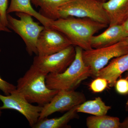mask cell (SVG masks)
Instances as JSON below:
<instances>
[{
	"instance_id": "17",
	"label": "cell",
	"mask_w": 128,
	"mask_h": 128,
	"mask_svg": "<svg viewBox=\"0 0 128 128\" xmlns=\"http://www.w3.org/2000/svg\"><path fill=\"white\" fill-rule=\"evenodd\" d=\"M72 0H32L36 7H40V13L47 18L54 20L58 18L57 12L60 7Z\"/></svg>"
},
{
	"instance_id": "9",
	"label": "cell",
	"mask_w": 128,
	"mask_h": 128,
	"mask_svg": "<svg viewBox=\"0 0 128 128\" xmlns=\"http://www.w3.org/2000/svg\"><path fill=\"white\" fill-rule=\"evenodd\" d=\"M0 100L2 102L0 110L10 109L19 112L25 117L32 128L38 121L42 106L32 105L16 89L8 96L0 94Z\"/></svg>"
},
{
	"instance_id": "27",
	"label": "cell",
	"mask_w": 128,
	"mask_h": 128,
	"mask_svg": "<svg viewBox=\"0 0 128 128\" xmlns=\"http://www.w3.org/2000/svg\"><path fill=\"white\" fill-rule=\"evenodd\" d=\"M125 77L126 78H128V70L126 72V73H125Z\"/></svg>"
},
{
	"instance_id": "10",
	"label": "cell",
	"mask_w": 128,
	"mask_h": 128,
	"mask_svg": "<svg viewBox=\"0 0 128 128\" xmlns=\"http://www.w3.org/2000/svg\"><path fill=\"white\" fill-rule=\"evenodd\" d=\"M72 45L68 39L61 32L50 26L44 27L37 41V55H50Z\"/></svg>"
},
{
	"instance_id": "26",
	"label": "cell",
	"mask_w": 128,
	"mask_h": 128,
	"mask_svg": "<svg viewBox=\"0 0 128 128\" xmlns=\"http://www.w3.org/2000/svg\"><path fill=\"white\" fill-rule=\"evenodd\" d=\"M125 109L127 112H128V99L126 102V106H125Z\"/></svg>"
},
{
	"instance_id": "8",
	"label": "cell",
	"mask_w": 128,
	"mask_h": 128,
	"mask_svg": "<svg viewBox=\"0 0 128 128\" xmlns=\"http://www.w3.org/2000/svg\"><path fill=\"white\" fill-rule=\"evenodd\" d=\"M86 101V96L81 92L60 90L50 102L43 106L39 119L48 118L56 112H67Z\"/></svg>"
},
{
	"instance_id": "24",
	"label": "cell",
	"mask_w": 128,
	"mask_h": 128,
	"mask_svg": "<svg viewBox=\"0 0 128 128\" xmlns=\"http://www.w3.org/2000/svg\"><path fill=\"white\" fill-rule=\"evenodd\" d=\"M120 128H128V117H127L121 123Z\"/></svg>"
},
{
	"instance_id": "30",
	"label": "cell",
	"mask_w": 128,
	"mask_h": 128,
	"mask_svg": "<svg viewBox=\"0 0 128 128\" xmlns=\"http://www.w3.org/2000/svg\"><path fill=\"white\" fill-rule=\"evenodd\" d=\"M100 0L102 2H104L106 1H107L108 0Z\"/></svg>"
},
{
	"instance_id": "25",
	"label": "cell",
	"mask_w": 128,
	"mask_h": 128,
	"mask_svg": "<svg viewBox=\"0 0 128 128\" xmlns=\"http://www.w3.org/2000/svg\"><path fill=\"white\" fill-rule=\"evenodd\" d=\"M122 26L126 32L128 33V18L125 22L123 24Z\"/></svg>"
},
{
	"instance_id": "6",
	"label": "cell",
	"mask_w": 128,
	"mask_h": 128,
	"mask_svg": "<svg viewBox=\"0 0 128 128\" xmlns=\"http://www.w3.org/2000/svg\"><path fill=\"white\" fill-rule=\"evenodd\" d=\"M128 54V44L124 40L108 47L82 50L83 61L90 69L92 76L96 78L99 71L115 57Z\"/></svg>"
},
{
	"instance_id": "16",
	"label": "cell",
	"mask_w": 128,
	"mask_h": 128,
	"mask_svg": "<svg viewBox=\"0 0 128 128\" xmlns=\"http://www.w3.org/2000/svg\"><path fill=\"white\" fill-rule=\"evenodd\" d=\"M112 108L111 106L106 105L100 97L92 100L86 101L80 104L77 108L78 113H84L94 116L106 114Z\"/></svg>"
},
{
	"instance_id": "2",
	"label": "cell",
	"mask_w": 128,
	"mask_h": 128,
	"mask_svg": "<svg viewBox=\"0 0 128 128\" xmlns=\"http://www.w3.org/2000/svg\"><path fill=\"white\" fill-rule=\"evenodd\" d=\"M46 74L32 65L17 82L16 90L29 102L43 106L48 103L59 91L49 88Z\"/></svg>"
},
{
	"instance_id": "18",
	"label": "cell",
	"mask_w": 128,
	"mask_h": 128,
	"mask_svg": "<svg viewBox=\"0 0 128 128\" xmlns=\"http://www.w3.org/2000/svg\"><path fill=\"white\" fill-rule=\"evenodd\" d=\"M120 120L116 117L106 114L88 117L86 125L88 128H120Z\"/></svg>"
},
{
	"instance_id": "11",
	"label": "cell",
	"mask_w": 128,
	"mask_h": 128,
	"mask_svg": "<svg viewBox=\"0 0 128 128\" xmlns=\"http://www.w3.org/2000/svg\"><path fill=\"white\" fill-rule=\"evenodd\" d=\"M108 26L101 34L93 36L91 41L92 48H97L112 46L123 41L128 36V33L122 25Z\"/></svg>"
},
{
	"instance_id": "21",
	"label": "cell",
	"mask_w": 128,
	"mask_h": 128,
	"mask_svg": "<svg viewBox=\"0 0 128 128\" xmlns=\"http://www.w3.org/2000/svg\"><path fill=\"white\" fill-rule=\"evenodd\" d=\"M16 89V86L7 82L0 77V90L4 92L5 95H10Z\"/></svg>"
},
{
	"instance_id": "23",
	"label": "cell",
	"mask_w": 128,
	"mask_h": 128,
	"mask_svg": "<svg viewBox=\"0 0 128 128\" xmlns=\"http://www.w3.org/2000/svg\"><path fill=\"white\" fill-rule=\"evenodd\" d=\"M0 31H2V32H12V31L9 30V28H8V27L5 26L3 24L2 20L0 14Z\"/></svg>"
},
{
	"instance_id": "7",
	"label": "cell",
	"mask_w": 128,
	"mask_h": 128,
	"mask_svg": "<svg viewBox=\"0 0 128 128\" xmlns=\"http://www.w3.org/2000/svg\"><path fill=\"white\" fill-rule=\"evenodd\" d=\"M76 54L75 47L72 45L58 52L45 56L36 55L32 65L46 74L60 73L73 62Z\"/></svg>"
},
{
	"instance_id": "22",
	"label": "cell",
	"mask_w": 128,
	"mask_h": 128,
	"mask_svg": "<svg viewBox=\"0 0 128 128\" xmlns=\"http://www.w3.org/2000/svg\"><path fill=\"white\" fill-rule=\"evenodd\" d=\"M8 0H0V14L3 24L8 27L7 13Z\"/></svg>"
},
{
	"instance_id": "4",
	"label": "cell",
	"mask_w": 128,
	"mask_h": 128,
	"mask_svg": "<svg viewBox=\"0 0 128 128\" xmlns=\"http://www.w3.org/2000/svg\"><path fill=\"white\" fill-rule=\"evenodd\" d=\"M103 4L100 0H72L60 8L57 18H89L108 25L109 21Z\"/></svg>"
},
{
	"instance_id": "28",
	"label": "cell",
	"mask_w": 128,
	"mask_h": 128,
	"mask_svg": "<svg viewBox=\"0 0 128 128\" xmlns=\"http://www.w3.org/2000/svg\"><path fill=\"white\" fill-rule=\"evenodd\" d=\"M124 41L126 42V43L127 44H128V36L127 38L124 40Z\"/></svg>"
},
{
	"instance_id": "12",
	"label": "cell",
	"mask_w": 128,
	"mask_h": 128,
	"mask_svg": "<svg viewBox=\"0 0 128 128\" xmlns=\"http://www.w3.org/2000/svg\"><path fill=\"white\" fill-rule=\"evenodd\" d=\"M128 70V54L111 60L109 64L99 71L97 77L105 78L108 81V86L113 87L122 74Z\"/></svg>"
},
{
	"instance_id": "3",
	"label": "cell",
	"mask_w": 128,
	"mask_h": 128,
	"mask_svg": "<svg viewBox=\"0 0 128 128\" xmlns=\"http://www.w3.org/2000/svg\"><path fill=\"white\" fill-rule=\"evenodd\" d=\"M75 47L76 54L71 64L64 72L60 73H49L46 83L49 88L54 90H75L80 83L92 76L90 68L85 65L82 59V48Z\"/></svg>"
},
{
	"instance_id": "1",
	"label": "cell",
	"mask_w": 128,
	"mask_h": 128,
	"mask_svg": "<svg viewBox=\"0 0 128 128\" xmlns=\"http://www.w3.org/2000/svg\"><path fill=\"white\" fill-rule=\"evenodd\" d=\"M108 25L89 18L68 17L52 20L50 26L64 34L72 45L83 50L92 48L91 41L96 34Z\"/></svg>"
},
{
	"instance_id": "5",
	"label": "cell",
	"mask_w": 128,
	"mask_h": 128,
	"mask_svg": "<svg viewBox=\"0 0 128 128\" xmlns=\"http://www.w3.org/2000/svg\"><path fill=\"white\" fill-rule=\"evenodd\" d=\"M19 18L17 19L7 14L8 27L14 31L23 40L26 50L30 56L38 54L37 42L42 31L44 28L34 21L32 16L23 12H16Z\"/></svg>"
},
{
	"instance_id": "29",
	"label": "cell",
	"mask_w": 128,
	"mask_h": 128,
	"mask_svg": "<svg viewBox=\"0 0 128 128\" xmlns=\"http://www.w3.org/2000/svg\"><path fill=\"white\" fill-rule=\"evenodd\" d=\"M1 110L0 109V119L1 117L2 116V112Z\"/></svg>"
},
{
	"instance_id": "20",
	"label": "cell",
	"mask_w": 128,
	"mask_h": 128,
	"mask_svg": "<svg viewBox=\"0 0 128 128\" xmlns=\"http://www.w3.org/2000/svg\"><path fill=\"white\" fill-rule=\"evenodd\" d=\"M114 87L118 94L122 95H128V79L125 77L117 80Z\"/></svg>"
},
{
	"instance_id": "19",
	"label": "cell",
	"mask_w": 128,
	"mask_h": 128,
	"mask_svg": "<svg viewBox=\"0 0 128 128\" xmlns=\"http://www.w3.org/2000/svg\"><path fill=\"white\" fill-rule=\"evenodd\" d=\"M90 84V88L93 92L99 93L103 92L108 87V83L105 78L97 77Z\"/></svg>"
},
{
	"instance_id": "15",
	"label": "cell",
	"mask_w": 128,
	"mask_h": 128,
	"mask_svg": "<svg viewBox=\"0 0 128 128\" xmlns=\"http://www.w3.org/2000/svg\"><path fill=\"white\" fill-rule=\"evenodd\" d=\"M79 106V105H78ZM74 107L59 118H44L38 119L33 128H68L67 125L70 121L78 116L77 108Z\"/></svg>"
},
{
	"instance_id": "14",
	"label": "cell",
	"mask_w": 128,
	"mask_h": 128,
	"mask_svg": "<svg viewBox=\"0 0 128 128\" xmlns=\"http://www.w3.org/2000/svg\"><path fill=\"white\" fill-rule=\"evenodd\" d=\"M32 2V0H11L6 13L21 12L28 14L39 21L44 27H50L52 19L47 18L34 10L31 4Z\"/></svg>"
},
{
	"instance_id": "13",
	"label": "cell",
	"mask_w": 128,
	"mask_h": 128,
	"mask_svg": "<svg viewBox=\"0 0 128 128\" xmlns=\"http://www.w3.org/2000/svg\"><path fill=\"white\" fill-rule=\"evenodd\" d=\"M108 26L122 25L128 18V0H109L103 2Z\"/></svg>"
}]
</instances>
